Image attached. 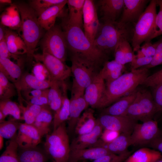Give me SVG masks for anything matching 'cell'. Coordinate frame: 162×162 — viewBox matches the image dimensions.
Listing matches in <instances>:
<instances>
[{
	"label": "cell",
	"instance_id": "6da1fadb",
	"mask_svg": "<svg viewBox=\"0 0 162 162\" xmlns=\"http://www.w3.org/2000/svg\"><path fill=\"white\" fill-rule=\"evenodd\" d=\"M62 25L68 49L71 52L72 56L100 71V67L108 61V54L95 47L80 27L69 24L66 18L63 20Z\"/></svg>",
	"mask_w": 162,
	"mask_h": 162
},
{
	"label": "cell",
	"instance_id": "7a4b0ae2",
	"mask_svg": "<svg viewBox=\"0 0 162 162\" xmlns=\"http://www.w3.org/2000/svg\"><path fill=\"white\" fill-rule=\"evenodd\" d=\"M149 76L148 69L142 67L123 74L106 85L105 91L98 108L106 107L132 92Z\"/></svg>",
	"mask_w": 162,
	"mask_h": 162
},
{
	"label": "cell",
	"instance_id": "3957f363",
	"mask_svg": "<svg viewBox=\"0 0 162 162\" xmlns=\"http://www.w3.org/2000/svg\"><path fill=\"white\" fill-rule=\"evenodd\" d=\"M100 23L93 42L99 50L107 54L113 51L121 41H131L134 27L131 24L123 23L118 21H103Z\"/></svg>",
	"mask_w": 162,
	"mask_h": 162
},
{
	"label": "cell",
	"instance_id": "277c9868",
	"mask_svg": "<svg viewBox=\"0 0 162 162\" xmlns=\"http://www.w3.org/2000/svg\"><path fill=\"white\" fill-rule=\"evenodd\" d=\"M19 10L21 19L20 35L25 42L27 50V57L33 56L40 40L44 34V29L38 20V16L28 4L23 2L15 3Z\"/></svg>",
	"mask_w": 162,
	"mask_h": 162
},
{
	"label": "cell",
	"instance_id": "5b68a950",
	"mask_svg": "<svg viewBox=\"0 0 162 162\" xmlns=\"http://www.w3.org/2000/svg\"><path fill=\"white\" fill-rule=\"evenodd\" d=\"M156 0H151L134 27L131 40L133 51L136 52L143 43L151 41L154 34L157 14Z\"/></svg>",
	"mask_w": 162,
	"mask_h": 162
},
{
	"label": "cell",
	"instance_id": "8992f818",
	"mask_svg": "<svg viewBox=\"0 0 162 162\" xmlns=\"http://www.w3.org/2000/svg\"><path fill=\"white\" fill-rule=\"evenodd\" d=\"M44 149L55 161L68 162L70 145L65 122L46 135Z\"/></svg>",
	"mask_w": 162,
	"mask_h": 162
},
{
	"label": "cell",
	"instance_id": "52a82bcc",
	"mask_svg": "<svg viewBox=\"0 0 162 162\" xmlns=\"http://www.w3.org/2000/svg\"><path fill=\"white\" fill-rule=\"evenodd\" d=\"M157 112L152 94L147 90L138 88L135 99L124 116L142 122L152 119Z\"/></svg>",
	"mask_w": 162,
	"mask_h": 162
},
{
	"label": "cell",
	"instance_id": "ba28073f",
	"mask_svg": "<svg viewBox=\"0 0 162 162\" xmlns=\"http://www.w3.org/2000/svg\"><path fill=\"white\" fill-rule=\"evenodd\" d=\"M71 60L74 77L71 97L83 96L86 88L99 72L76 57L72 56Z\"/></svg>",
	"mask_w": 162,
	"mask_h": 162
},
{
	"label": "cell",
	"instance_id": "9c48e42d",
	"mask_svg": "<svg viewBox=\"0 0 162 162\" xmlns=\"http://www.w3.org/2000/svg\"><path fill=\"white\" fill-rule=\"evenodd\" d=\"M41 47L42 52L50 54L65 62L68 48L61 27L55 25L47 31L41 40Z\"/></svg>",
	"mask_w": 162,
	"mask_h": 162
},
{
	"label": "cell",
	"instance_id": "30bf717a",
	"mask_svg": "<svg viewBox=\"0 0 162 162\" xmlns=\"http://www.w3.org/2000/svg\"><path fill=\"white\" fill-rule=\"evenodd\" d=\"M33 58L37 62L44 64L47 70L51 81L64 82L72 74L71 67L48 53L34 54Z\"/></svg>",
	"mask_w": 162,
	"mask_h": 162
},
{
	"label": "cell",
	"instance_id": "8fae6325",
	"mask_svg": "<svg viewBox=\"0 0 162 162\" xmlns=\"http://www.w3.org/2000/svg\"><path fill=\"white\" fill-rule=\"evenodd\" d=\"M160 129L157 122L153 119L136 123L131 135V145H148L157 136Z\"/></svg>",
	"mask_w": 162,
	"mask_h": 162
},
{
	"label": "cell",
	"instance_id": "7c38bea8",
	"mask_svg": "<svg viewBox=\"0 0 162 162\" xmlns=\"http://www.w3.org/2000/svg\"><path fill=\"white\" fill-rule=\"evenodd\" d=\"M104 129L131 134L137 122L125 116L101 114L97 119Z\"/></svg>",
	"mask_w": 162,
	"mask_h": 162
},
{
	"label": "cell",
	"instance_id": "4fadbf2b",
	"mask_svg": "<svg viewBox=\"0 0 162 162\" xmlns=\"http://www.w3.org/2000/svg\"><path fill=\"white\" fill-rule=\"evenodd\" d=\"M83 21L85 34L93 44L100 23L96 8L93 0H85L83 8Z\"/></svg>",
	"mask_w": 162,
	"mask_h": 162
},
{
	"label": "cell",
	"instance_id": "5bb4252c",
	"mask_svg": "<svg viewBox=\"0 0 162 162\" xmlns=\"http://www.w3.org/2000/svg\"><path fill=\"white\" fill-rule=\"evenodd\" d=\"M150 1L148 0H124L123 10L118 21L123 23L135 24Z\"/></svg>",
	"mask_w": 162,
	"mask_h": 162
},
{
	"label": "cell",
	"instance_id": "9a60e30c",
	"mask_svg": "<svg viewBox=\"0 0 162 162\" xmlns=\"http://www.w3.org/2000/svg\"><path fill=\"white\" fill-rule=\"evenodd\" d=\"M42 137L33 125L20 123L16 139L19 148H26L37 146Z\"/></svg>",
	"mask_w": 162,
	"mask_h": 162
},
{
	"label": "cell",
	"instance_id": "2e32d148",
	"mask_svg": "<svg viewBox=\"0 0 162 162\" xmlns=\"http://www.w3.org/2000/svg\"><path fill=\"white\" fill-rule=\"evenodd\" d=\"M106 87L104 80L98 74L85 90L84 97L88 106L98 108Z\"/></svg>",
	"mask_w": 162,
	"mask_h": 162
},
{
	"label": "cell",
	"instance_id": "e0dca14e",
	"mask_svg": "<svg viewBox=\"0 0 162 162\" xmlns=\"http://www.w3.org/2000/svg\"><path fill=\"white\" fill-rule=\"evenodd\" d=\"M98 7L103 21H117L122 14L124 0H100Z\"/></svg>",
	"mask_w": 162,
	"mask_h": 162
},
{
	"label": "cell",
	"instance_id": "ac0fdd59",
	"mask_svg": "<svg viewBox=\"0 0 162 162\" xmlns=\"http://www.w3.org/2000/svg\"><path fill=\"white\" fill-rule=\"evenodd\" d=\"M103 128L97 119L93 129L88 133L78 135L70 144V150L93 147L97 142L102 133Z\"/></svg>",
	"mask_w": 162,
	"mask_h": 162
},
{
	"label": "cell",
	"instance_id": "d6986e66",
	"mask_svg": "<svg viewBox=\"0 0 162 162\" xmlns=\"http://www.w3.org/2000/svg\"><path fill=\"white\" fill-rule=\"evenodd\" d=\"M70 100L69 115L67 120V130L69 134L75 131L77 122L82 112L89 106L85 100L84 95L71 97Z\"/></svg>",
	"mask_w": 162,
	"mask_h": 162
},
{
	"label": "cell",
	"instance_id": "ffe728a7",
	"mask_svg": "<svg viewBox=\"0 0 162 162\" xmlns=\"http://www.w3.org/2000/svg\"><path fill=\"white\" fill-rule=\"evenodd\" d=\"M112 154L106 148L94 147L70 150L68 162H78L87 160H94L104 155Z\"/></svg>",
	"mask_w": 162,
	"mask_h": 162
},
{
	"label": "cell",
	"instance_id": "44dd1931",
	"mask_svg": "<svg viewBox=\"0 0 162 162\" xmlns=\"http://www.w3.org/2000/svg\"><path fill=\"white\" fill-rule=\"evenodd\" d=\"M52 84L50 80H40L34 75L26 73L22 74L19 82L15 85L18 94L28 90L49 89Z\"/></svg>",
	"mask_w": 162,
	"mask_h": 162
},
{
	"label": "cell",
	"instance_id": "7402d4cb",
	"mask_svg": "<svg viewBox=\"0 0 162 162\" xmlns=\"http://www.w3.org/2000/svg\"><path fill=\"white\" fill-rule=\"evenodd\" d=\"M131 145V134L121 133L115 140L109 143H104L99 139L93 147H103L111 153L119 155L128 152V148Z\"/></svg>",
	"mask_w": 162,
	"mask_h": 162
},
{
	"label": "cell",
	"instance_id": "603a6c76",
	"mask_svg": "<svg viewBox=\"0 0 162 162\" xmlns=\"http://www.w3.org/2000/svg\"><path fill=\"white\" fill-rule=\"evenodd\" d=\"M138 88L121 98L110 106L104 108L101 114L124 116L135 99Z\"/></svg>",
	"mask_w": 162,
	"mask_h": 162
},
{
	"label": "cell",
	"instance_id": "cb8c5ba5",
	"mask_svg": "<svg viewBox=\"0 0 162 162\" xmlns=\"http://www.w3.org/2000/svg\"><path fill=\"white\" fill-rule=\"evenodd\" d=\"M52 81L48 96V106L52 110L55 112L62 105L64 91L67 85L64 82Z\"/></svg>",
	"mask_w": 162,
	"mask_h": 162
},
{
	"label": "cell",
	"instance_id": "d4e9b609",
	"mask_svg": "<svg viewBox=\"0 0 162 162\" xmlns=\"http://www.w3.org/2000/svg\"><path fill=\"white\" fill-rule=\"evenodd\" d=\"M19 162H46L50 156L44 149L35 147L18 148Z\"/></svg>",
	"mask_w": 162,
	"mask_h": 162
},
{
	"label": "cell",
	"instance_id": "484cf974",
	"mask_svg": "<svg viewBox=\"0 0 162 162\" xmlns=\"http://www.w3.org/2000/svg\"><path fill=\"white\" fill-rule=\"evenodd\" d=\"M67 3V0H65L48 9L38 17L39 23L44 29L48 31L55 25L57 17L61 14Z\"/></svg>",
	"mask_w": 162,
	"mask_h": 162
},
{
	"label": "cell",
	"instance_id": "4316f807",
	"mask_svg": "<svg viewBox=\"0 0 162 162\" xmlns=\"http://www.w3.org/2000/svg\"><path fill=\"white\" fill-rule=\"evenodd\" d=\"M125 70V65L118 63L114 60L107 61L104 64L99 74L106 85L120 77Z\"/></svg>",
	"mask_w": 162,
	"mask_h": 162
},
{
	"label": "cell",
	"instance_id": "83f0119b",
	"mask_svg": "<svg viewBox=\"0 0 162 162\" xmlns=\"http://www.w3.org/2000/svg\"><path fill=\"white\" fill-rule=\"evenodd\" d=\"M85 0H68L69 14L66 19L70 24L83 28V8Z\"/></svg>",
	"mask_w": 162,
	"mask_h": 162
},
{
	"label": "cell",
	"instance_id": "f1b7e54d",
	"mask_svg": "<svg viewBox=\"0 0 162 162\" xmlns=\"http://www.w3.org/2000/svg\"><path fill=\"white\" fill-rule=\"evenodd\" d=\"M1 24L13 30H19L21 19L18 8L15 3L8 7L0 16Z\"/></svg>",
	"mask_w": 162,
	"mask_h": 162
},
{
	"label": "cell",
	"instance_id": "f546056e",
	"mask_svg": "<svg viewBox=\"0 0 162 162\" xmlns=\"http://www.w3.org/2000/svg\"><path fill=\"white\" fill-rule=\"evenodd\" d=\"M10 52L19 55L27 53L26 45L20 35L10 28H7L5 37Z\"/></svg>",
	"mask_w": 162,
	"mask_h": 162
},
{
	"label": "cell",
	"instance_id": "4dcf8cb0",
	"mask_svg": "<svg viewBox=\"0 0 162 162\" xmlns=\"http://www.w3.org/2000/svg\"><path fill=\"white\" fill-rule=\"evenodd\" d=\"M94 112L92 108L87 109L84 112L75 127L74 131L77 135L85 134L93 129L97 122V119L94 117Z\"/></svg>",
	"mask_w": 162,
	"mask_h": 162
},
{
	"label": "cell",
	"instance_id": "1f68e13d",
	"mask_svg": "<svg viewBox=\"0 0 162 162\" xmlns=\"http://www.w3.org/2000/svg\"><path fill=\"white\" fill-rule=\"evenodd\" d=\"M162 158L161 153L146 147L140 148L123 162H155Z\"/></svg>",
	"mask_w": 162,
	"mask_h": 162
},
{
	"label": "cell",
	"instance_id": "d6a6232c",
	"mask_svg": "<svg viewBox=\"0 0 162 162\" xmlns=\"http://www.w3.org/2000/svg\"><path fill=\"white\" fill-rule=\"evenodd\" d=\"M20 65L10 59L0 58V72L15 84L19 82L22 74Z\"/></svg>",
	"mask_w": 162,
	"mask_h": 162
},
{
	"label": "cell",
	"instance_id": "836d02e7",
	"mask_svg": "<svg viewBox=\"0 0 162 162\" xmlns=\"http://www.w3.org/2000/svg\"><path fill=\"white\" fill-rule=\"evenodd\" d=\"M129 42L126 40L120 41L114 51V60L123 65L131 63L136 57Z\"/></svg>",
	"mask_w": 162,
	"mask_h": 162
},
{
	"label": "cell",
	"instance_id": "e575fe53",
	"mask_svg": "<svg viewBox=\"0 0 162 162\" xmlns=\"http://www.w3.org/2000/svg\"><path fill=\"white\" fill-rule=\"evenodd\" d=\"M54 116L49 106L44 107L37 116L33 125L43 136L50 132V127L53 122Z\"/></svg>",
	"mask_w": 162,
	"mask_h": 162
},
{
	"label": "cell",
	"instance_id": "d590c367",
	"mask_svg": "<svg viewBox=\"0 0 162 162\" xmlns=\"http://www.w3.org/2000/svg\"><path fill=\"white\" fill-rule=\"evenodd\" d=\"M67 86L65 87L64 92L62 105L61 108L55 112L53 120V130L60 125L68 120L69 115L70 100L67 94Z\"/></svg>",
	"mask_w": 162,
	"mask_h": 162
},
{
	"label": "cell",
	"instance_id": "8d00e7d4",
	"mask_svg": "<svg viewBox=\"0 0 162 162\" xmlns=\"http://www.w3.org/2000/svg\"><path fill=\"white\" fill-rule=\"evenodd\" d=\"M0 111L6 117L10 115L16 120H24L19 105L10 99L0 100Z\"/></svg>",
	"mask_w": 162,
	"mask_h": 162
},
{
	"label": "cell",
	"instance_id": "74e56055",
	"mask_svg": "<svg viewBox=\"0 0 162 162\" xmlns=\"http://www.w3.org/2000/svg\"><path fill=\"white\" fill-rule=\"evenodd\" d=\"M16 136V135L7 142L5 149L0 156V162H19V146Z\"/></svg>",
	"mask_w": 162,
	"mask_h": 162
},
{
	"label": "cell",
	"instance_id": "f35d334b",
	"mask_svg": "<svg viewBox=\"0 0 162 162\" xmlns=\"http://www.w3.org/2000/svg\"><path fill=\"white\" fill-rule=\"evenodd\" d=\"M17 93L15 84L0 72V100L10 99Z\"/></svg>",
	"mask_w": 162,
	"mask_h": 162
},
{
	"label": "cell",
	"instance_id": "ab89813d",
	"mask_svg": "<svg viewBox=\"0 0 162 162\" xmlns=\"http://www.w3.org/2000/svg\"><path fill=\"white\" fill-rule=\"evenodd\" d=\"M20 123L16 120L4 121L0 123V136L4 138L11 139L16 135Z\"/></svg>",
	"mask_w": 162,
	"mask_h": 162
},
{
	"label": "cell",
	"instance_id": "60d3db41",
	"mask_svg": "<svg viewBox=\"0 0 162 162\" xmlns=\"http://www.w3.org/2000/svg\"><path fill=\"white\" fill-rule=\"evenodd\" d=\"M65 0H32L29 4L36 13L38 17L49 8L63 2Z\"/></svg>",
	"mask_w": 162,
	"mask_h": 162
},
{
	"label": "cell",
	"instance_id": "b9f144b4",
	"mask_svg": "<svg viewBox=\"0 0 162 162\" xmlns=\"http://www.w3.org/2000/svg\"><path fill=\"white\" fill-rule=\"evenodd\" d=\"M156 47L155 43L152 44L151 41H146L141 46L140 49L136 52V57H153L156 52Z\"/></svg>",
	"mask_w": 162,
	"mask_h": 162
},
{
	"label": "cell",
	"instance_id": "7bdbcfd3",
	"mask_svg": "<svg viewBox=\"0 0 162 162\" xmlns=\"http://www.w3.org/2000/svg\"><path fill=\"white\" fill-rule=\"evenodd\" d=\"M156 45V52L149 64L142 67L149 69L158 65H162V37L155 42Z\"/></svg>",
	"mask_w": 162,
	"mask_h": 162
},
{
	"label": "cell",
	"instance_id": "ee69618b",
	"mask_svg": "<svg viewBox=\"0 0 162 162\" xmlns=\"http://www.w3.org/2000/svg\"><path fill=\"white\" fill-rule=\"evenodd\" d=\"M131 152H127L121 154H110L102 156L94 160L93 162H123L129 155Z\"/></svg>",
	"mask_w": 162,
	"mask_h": 162
},
{
	"label": "cell",
	"instance_id": "f6af8a7d",
	"mask_svg": "<svg viewBox=\"0 0 162 162\" xmlns=\"http://www.w3.org/2000/svg\"><path fill=\"white\" fill-rule=\"evenodd\" d=\"M32 72L34 75L38 79L42 80H47L46 78L51 80L49 73L46 67L41 62H37L34 65Z\"/></svg>",
	"mask_w": 162,
	"mask_h": 162
},
{
	"label": "cell",
	"instance_id": "bcb514c9",
	"mask_svg": "<svg viewBox=\"0 0 162 162\" xmlns=\"http://www.w3.org/2000/svg\"><path fill=\"white\" fill-rule=\"evenodd\" d=\"M159 11L157 14L155 20L154 34L152 40L162 34V0H156Z\"/></svg>",
	"mask_w": 162,
	"mask_h": 162
},
{
	"label": "cell",
	"instance_id": "7dc6e473",
	"mask_svg": "<svg viewBox=\"0 0 162 162\" xmlns=\"http://www.w3.org/2000/svg\"><path fill=\"white\" fill-rule=\"evenodd\" d=\"M152 94L157 112H162V83L151 87Z\"/></svg>",
	"mask_w": 162,
	"mask_h": 162
},
{
	"label": "cell",
	"instance_id": "c3c4849f",
	"mask_svg": "<svg viewBox=\"0 0 162 162\" xmlns=\"http://www.w3.org/2000/svg\"><path fill=\"white\" fill-rule=\"evenodd\" d=\"M0 58H8L10 60L13 58L17 61L20 64L22 62L20 56L14 55L10 52L5 38L0 41Z\"/></svg>",
	"mask_w": 162,
	"mask_h": 162
},
{
	"label": "cell",
	"instance_id": "681fc988",
	"mask_svg": "<svg viewBox=\"0 0 162 162\" xmlns=\"http://www.w3.org/2000/svg\"><path fill=\"white\" fill-rule=\"evenodd\" d=\"M162 83V69L148 76L141 85L147 87H152Z\"/></svg>",
	"mask_w": 162,
	"mask_h": 162
},
{
	"label": "cell",
	"instance_id": "f907efd6",
	"mask_svg": "<svg viewBox=\"0 0 162 162\" xmlns=\"http://www.w3.org/2000/svg\"><path fill=\"white\" fill-rule=\"evenodd\" d=\"M19 100V106L21 110L25 123L29 124H33L36 116L28 106L23 105L21 100Z\"/></svg>",
	"mask_w": 162,
	"mask_h": 162
},
{
	"label": "cell",
	"instance_id": "816d5d0a",
	"mask_svg": "<svg viewBox=\"0 0 162 162\" xmlns=\"http://www.w3.org/2000/svg\"><path fill=\"white\" fill-rule=\"evenodd\" d=\"M152 57H135L130 63L131 70L137 69L146 66L150 64L152 60Z\"/></svg>",
	"mask_w": 162,
	"mask_h": 162
},
{
	"label": "cell",
	"instance_id": "f5cc1de1",
	"mask_svg": "<svg viewBox=\"0 0 162 162\" xmlns=\"http://www.w3.org/2000/svg\"><path fill=\"white\" fill-rule=\"evenodd\" d=\"M120 134L116 131L104 129L100 139L103 142L108 143L113 141Z\"/></svg>",
	"mask_w": 162,
	"mask_h": 162
},
{
	"label": "cell",
	"instance_id": "db71d44e",
	"mask_svg": "<svg viewBox=\"0 0 162 162\" xmlns=\"http://www.w3.org/2000/svg\"><path fill=\"white\" fill-rule=\"evenodd\" d=\"M49 88L46 89H32L22 92L26 101L29 99L40 96L48 93Z\"/></svg>",
	"mask_w": 162,
	"mask_h": 162
},
{
	"label": "cell",
	"instance_id": "11a10c76",
	"mask_svg": "<svg viewBox=\"0 0 162 162\" xmlns=\"http://www.w3.org/2000/svg\"><path fill=\"white\" fill-rule=\"evenodd\" d=\"M48 94V93L40 96L31 98L26 101L31 104L41 106H49Z\"/></svg>",
	"mask_w": 162,
	"mask_h": 162
},
{
	"label": "cell",
	"instance_id": "9f6ffc18",
	"mask_svg": "<svg viewBox=\"0 0 162 162\" xmlns=\"http://www.w3.org/2000/svg\"><path fill=\"white\" fill-rule=\"evenodd\" d=\"M148 146L153 149L162 153V130H160L158 135Z\"/></svg>",
	"mask_w": 162,
	"mask_h": 162
},
{
	"label": "cell",
	"instance_id": "6f0895ef",
	"mask_svg": "<svg viewBox=\"0 0 162 162\" xmlns=\"http://www.w3.org/2000/svg\"><path fill=\"white\" fill-rule=\"evenodd\" d=\"M7 28L6 27L0 24V41L5 38V35Z\"/></svg>",
	"mask_w": 162,
	"mask_h": 162
},
{
	"label": "cell",
	"instance_id": "680465c9",
	"mask_svg": "<svg viewBox=\"0 0 162 162\" xmlns=\"http://www.w3.org/2000/svg\"><path fill=\"white\" fill-rule=\"evenodd\" d=\"M0 2L1 4H9L10 5L12 4V2L10 0H0Z\"/></svg>",
	"mask_w": 162,
	"mask_h": 162
},
{
	"label": "cell",
	"instance_id": "91938a15",
	"mask_svg": "<svg viewBox=\"0 0 162 162\" xmlns=\"http://www.w3.org/2000/svg\"><path fill=\"white\" fill-rule=\"evenodd\" d=\"M4 138L0 136V150H1L4 146Z\"/></svg>",
	"mask_w": 162,
	"mask_h": 162
},
{
	"label": "cell",
	"instance_id": "94428289",
	"mask_svg": "<svg viewBox=\"0 0 162 162\" xmlns=\"http://www.w3.org/2000/svg\"><path fill=\"white\" fill-rule=\"evenodd\" d=\"M6 117L3 113L0 111V123L4 121Z\"/></svg>",
	"mask_w": 162,
	"mask_h": 162
},
{
	"label": "cell",
	"instance_id": "6125c7cd",
	"mask_svg": "<svg viewBox=\"0 0 162 162\" xmlns=\"http://www.w3.org/2000/svg\"><path fill=\"white\" fill-rule=\"evenodd\" d=\"M155 162H162V158Z\"/></svg>",
	"mask_w": 162,
	"mask_h": 162
},
{
	"label": "cell",
	"instance_id": "be15d7a7",
	"mask_svg": "<svg viewBox=\"0 0 162 162\" xmlns=\"http://www.w3.org/2000/svg\"><path fill=\"white\" fill-rule=\"evenodd\" d=\"M81 162H87V161L86 160H84V161H82Z\"/></svg>",
	"mask_w": 162,
	"mask_h": 162
},
{
	"label": "cell",
	"instance_id": "e7e4bbea",
	"mask_svg": "<svg viewBox=\"0 0 162 162\" xmlns=\"http://www.w3.org/2000/svg\"><path fill=\"white\" fill-rule=\"evenodd\" d=\"M53 162H56V161H54Z\"/></svg>",
	"mask_w": 162,
	"mask_h": 162
}]
</instances>
